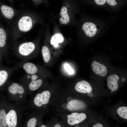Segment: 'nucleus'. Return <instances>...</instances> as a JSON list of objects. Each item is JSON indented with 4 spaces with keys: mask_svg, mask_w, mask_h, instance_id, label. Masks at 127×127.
<instances>
[{
    "mask_svg": "<svg viewBox=\"0 0 127 127\" xmlns=\"http://www.w3.org/2000/svg\"><path fill=\"white\" fill-rule=\"evenodd\" d=\"M61 126L60 125L58 124H56L54 126V127H60Z\"/></svg>",
    "mask_w": 127,
    "mask_h": 127,
    "instance_id": "obj_26",
    "label": "nucleus"
},
{
    "mask_svg": "<svg viewBox=\"0 0 127 127\" xmlns=\"http://www.w3.org/2000/svg\"><path fill=\"white\" fill-rule=\"evenodd\" d=\"M64 40V38L62 34L60 33H56L52 37L50 43L55 47L57 48L58 47L59 44L63 43Z\"/></svg>",
    "mask_w": 127,
    "mask_h": 127,
    "instance_id": "obj_17",
    "label": "nucleus"
},
{
    "mask_svg": "<svg viewBox=\"0 0 127 127\" xmlns=\"http://www.w3.org/2000/svg\"><path fill=\"white\" fill-rule=\"evenodd\" d=\"M20 11L0 1V15L9 24L18 15Z\"/></svg>",
    "mask_w": 127,
    "mask_h": 127,
    "instance_id": "obj_7",
    "label": "nucleus"
},
{
    "mask_svg": "<svg viewBox=\"0 0 127 127\" xmlns=\"http://www.w3.org/2000/svg\"><path fill=\"white\" fill-rule=\"evenodd\" d=\"M118 114L121 117L127 119V107L123 106L119 107L117 110Z\"/></svg>",
    "mask_w": 127,
    "mask_h": 127,
    "instance_id": "obj_20",
    "label": "nucleus"
},
{
    "mask_svg": "<svg viewBox=\"0 0 127 127\" xmlns=\"http://www.w3.org/2000/svg\"><path fill=\"white\" fill-rule=\"evenodd\" d=\"M67 122L71 125L77 124L82 122L87 118L86 115L83 113H79L77 112L72 113L67 116Z\"/></svg>",
    "mask_w": 127,
    "mask_h": 127,
    "instance_id": "obj_10",
    "label": "nucleus"
},
{
    "mask_svg": "<svg viewBox=\"0 0 127 127\" xmlns=\"http://www.w3.org/2000/svg\"><path fill=\"white\" fill-rule=\"evenodd\" d=\"M50 96V93L48 91H44L38 93L28 102L27 107H32L35 106L37 107H41L48 103Z\"/></svg>",
    "mask_w": 127,
    "mask_h": 127,
    "instance_id": "obj_6",
    "label": "nucleus"
},
{
    "mask_svg": "<svg viewBox=\"0 0 127 127\" xmlns=\"http://www.w3.org/2000/svg\"><path fill=\"white\" fill-rule=\"evenodd\" d=\"M119 77L117 75H112L110 76L107 80V85L108 88L113 91L117 90L118 87V82Z\"/></svg>",
    "mask_w": 127,
    "mask_h": 127,
    "instance_id": "obj_15",
    "label": "nucleus"
},
{
    "mask_svg": "<svg viewBox=\"0 0 127 127\" xmlns=\"http://www.w3.org/2000/svg\"><path fill=\"white\" fill-rule=\"evenodd\" d=\"M8 1L11 3H13L14 2V0H7Z\"/></svg>",
    "mask_w": 127,
    "mask_h": 127,
    "instance_id": "obj_28",
    "label": "nucleus"
},
{
    "mask_svg": "<svg viewBox=\"0 0 127 127\" xmlns=\"http://www.w3.org/2000/svg\"><path fill=\"white\" fill-rule=\"evenodd\" d=\"M115 0L116 1V2H117V0Z\"/></svg>",
    "mask_w": 127,
    "mask_h": 127,
    "instance_id": "obj_31",
    "label": "nucleus"
},
{
    "mask_svg": "<svg viewBox=\"0 0 127 127\" xmlns=\"http://www.w3.org/2000/svg\"><path fill=\"white\" fill-rule=\"evenodd\" d=\"M18 68L16 66L9 67L0 65V92L5 89L10 78Z\"/></svg>",
    "mask_w": 127,
    "mask_h": 127,
    "instance_id": "obj_8",
    "label": "nucleus"
},
{
    "mask_svg": "<svg viewBox=\"0 0 127 127\" xmlns=\"http://www.w3.org/2000/svg\"><path fill=\"white\" fill-rule=\"evenodd\" d=\"M125 80V78H123L122 79V81H124Z\"/></svg>",
    "mask_w": 127,
    "mask_h": 127,
    "instance_id": "obj_30",
    "label": "nucleus"
},
{
    "mask_svg": "<svg viewBox=\"0 0 127 127\" xmlns=\"http://www.w3.org/2000/svg\"><path fill=\"white\" fill-rule=\"evenodd\" d=\"M82 28L86 35L88 37H93L96 34L97 29L95 25L92 23L87 22L83 24Z\"/></svg>",
    "mask_w": 127,
    "mask_h": 127,
    "instance_id": "obj_13",
    "label": "nucleus"
},
{
    "mask_svg": "<svg viewBox=\"0 0 127 127\" xmlns=\"http://www.w3.org/2000/svg\"><path fill=\"white\" fill-rule=\"evenodd\" d=\"M75 89L77 92L83 93H90L92 90V87L88 82L84 80L78 82L75 86Z\"/></svg>",
    "mask_w": 127,
    "mask_h": 127,
    "instance_id": "obj_11",
    "label": "nucleus"
},
{
    "mask_svg": "<svg viewBox=\"0 0 127 127\" xmlns=\"http://www.w3.org/2000/svg\"><path fill=\"white\" fill-rule=\"evenodd\" d=\"M64 67L69 74L71 75L74 74V72L73 69L68 64L65 63L64 64Z\"/></svg>",
    "mask_w": 127,
    "mask_h": 127,
    "instance_id": "obj_21",
    "label": "nucleus"
},
{
    "mask_svg": "<svg viewBox=\"0 0 127 127\" xmlns=\"http://www.w3.org/2000/svg\"><path fill=\"white\" fill-rule=\"evenodd\" d=\"M40 127H46V126L44 125L43 124L41 125L40 126Z\"/></svg>",
    "mask_w": 127,
    "mask_h": 127,
    "instance_id": "obj_29",
    "label": "nucleus"
},
{
    "mask_svg": "<svg viewBox=\"0 0 127 127\" xmlns=\"http://www.w3.org/2000/svg\"><path fill=\"white\" fill-rule=\"evenodd\" d=\"M111 92H113V91H112V90H111Z\"/></svg>",
    "mask_w": 127,
    "mask_h": 127,
    "instance_id": "obj_32",
    "label": "nucleus"
},
{
    "mask_svg": "<svg viewBox=\"0 0 127 127\" xmlns=\"http://www.w3.org/2000/svg\"><path fill=\"white\" fill-rule=\"evenodd\" d=\"M12 49L15 55L22 62L28 61L36 49L33 41L14 42Z\"/></svg>",
    "mask_w": 127,
    "mask_h": 127,
    "instance_id": "obj_3",
    "label": "nucleus"
},
{
    "mask_svg": "<svg viewBox=\"0 0 127 127\" xmlns=\"http://www.w3.org/2000/svg\"><path fill=\"white\" fill-rule=\"evenodd\" d=\"M33 3L36 5L41 3L44 0H32Z\"/></svg>",
    "mask_w": 127,
    "mask_h": 127,
    "instance_id": "obj_24",
    "label": "nucleus"
},
{
    "mask_svg": "<svg viewBox=\"0 0 127 127\" xmlns=\"http://www.w3.org/2000/svg\"><path fill=\"white\" fill-rule=\"evenodd\" d=\"M90 1L91 0H89ZM93 1L96 4L99 5H102L106 3V0H93Z\"/></svg>",
    "mask_w": 127,
    "mask_h": 127,
    "instance_id": "obj_22",
    "label": "nucleus"
},
{
    "mask_svg": "<svg viewBox=\"0 0 127 127\" xmlns=\"http://www.w3.org/2000/svg\"><path fill=\"white\" fill-rule=\"evenodd\" d=\"M37 120L35 117L29 115L26 119L23 126L25 127H35L37 124Z\"/></svg>",
    "mask_w": 127,
    "mask_h": 127,
    "instance_id": "obj_18",
    "label": "nucleus"
},
{
    "mask_svg": "<svg viewBox=\"0 0 127 127\" xmlns=\"http://www.w3.org/2000/svg\"><path fill=\"white\" fill-rule=\"evenodd\" d=\"M5 89L6 90L9 100L27 105L28 102L26 97L28 94L26 88L23 83L20 82L9 81Z\"/></svg>",
    "mask_w": 127,
    "mask_h": 127,
    "instance_id": "obj_2",
    "label": "nucleus"
},
{
    "mask_svg": "<svg viewBox=\"0 0 127 127\" xmlns=\"http://www.w3.org/2000/svg\"><path fill=\"white\" fill-rule=\"evenodd\" d=\"M2 56L0 52V64L1 61V59H2Z\"/></svg>",
    "mask_w": 127,
    "mask_h": 127,
    "instance_id": "obj_27",
    "label": "nucleus"
},
{
    "mask_svg": "<svg viewBox=\"0 0 127 127\" xmlns=\"http://www.w3.org/2000/svg\"><path fill=\"white\" fill-rule=\"evenodd\" d=\"M9 37V30L4 27L0 18V52L5 59L8 56Z\"/></svg>",
    "mask_w": 127,
    "mask_h": 127,
    "instance_id": "obj_5",
    "label": "nucleus"
},
{
    "mask_svg": "<svg viewBox=\"0 0 127 127\" xmlns=\"http://www.w3.org/2000/svg\"><path fill=\"white\" fill-rule=\"evenodd\" d=\"M85 107L84 103L82 101L77 99H74L69 102L67 107L70 111L80 110L84 108Z\"/></svg>",
    "mask_w": 127,
    "mask_h": 127,
    "instance_id": "obj_14",
    "label": "nucleus"
},
{
    "mask_svg": "<svg viewBox=\"0 0 127 127\" xmlns=\"http://www.w3.org/2000/svg\"><path fill=\"white\" fill-rule=\"evenodd\" d=\"M9 102L8 98L5 96L0 97V127H6V113Z\"/></svg>",
    "mask_w": 127,
    "mask_h": 127,
    "instance_id": "obj_9",
    "label": "nucleus"
},
{
    "mask_svg": "<svg viewBox=\"0 0 127 127\" xmlns=\"http://www.w3.org/2000/svg\"><path fill=\"white\" fill-rule=\"evenodd\" d=\"M106 3L111 6H115L117 4V2L115 0H106Z\"/></svg>",
    "mask_w": 127,
    "mask_h": 127,
    "instance_id": "obj_23",
    "label": "nucleus"
},
{
    "mask_svg": "<svg viewBox=\"0 0 127 127\" xmlns=\"http://www.w3.org/2000/svg\"><path fill=\"white\" fill-rule=\"evenodd\" d=\"M91 66L92 70L96 74L102 77L107 75V69L104 65L94 61L92 63Z\"/></svg>",
    "mask_w": 127,
    "mask_h": 127,
    "instance_id": "obj_12",
    "label": "nucleus"
},
{
    "mask_svg": "<svg viewBox=\"0 0 127 127\" xmlns=\"http://www.w3.org/2000/svg\"><path fill=\"white\" fill-rule=\"evenodd\" d=\"M41 53L44 61L46 63L48 62L51 57L50 52L48 48L45 45L43 46L42 49Z\"/></svg>",
    "mask_w": 127,
    "mask_h": 127,
    "instance_id": "obj_19",
    "label": "nucleus"
},
{
    "mask_svg": "<svg viewBox=\"0 0 127 127\" xmlns=\"http://www.w3.org/2000/svg\"><path fill=\"white\" fill-rule=\"evenodd\" d=\"M60 15L61 17L59 21L60 23L63 24H68L70 21V17L68 13L67 9L65 6H63L61 9Z\"/></svg>",
    "mask_w": 127,
    "mask_h": 127,
    "instance_id": "obj_16",
    "label": "nucleus"
},
{
    "mask_svg": "<svg viewBox=\"0 0 127 127\" xmlns=\"http://www.w3.org/2000/svg\"><path fill=\"white\" fill-rule=\"evenodd\" d=\"M36 74L31 75L26 73L20 79V82L25 86L28 94L39 89L42 86L43 81L41 79H38Z\"/></svg>",
    "mask_w": 127,
    "mask_h": 127,
    "instance_id": "obj_4",
    "label": "nucleus"
},
{
    "mask_svg": "<svg viewBox=\"0 0 127 127\" xmlns=\"http://www.w3.org/2000/svg\"><path fill=\"white\" fill-rule=\"evenodd\" d=\"M37 18L32 12L26 11L19 12L9 24V37L14 42L30 31L37 22Z\"/></svg>",
    "mask_w": 127,
    "mask_h": 127,
    "instance_id": "obj_1",
    "label": "nucleus"
},
{
    "mask_svg": "<svg viewBox=\"0 0 127 127\" xmlns=\"http://www.w3.org/2000/svg\"><path fill=\"white\" fill-rule=\"evenodd\" d=\"M93 127H103L102 125L100 123H98L92 126Z\"/></svg>",
    "mask_w": 127,
    "mask_h": 127,
    "instance_id": "obj_25",
    "label": "nucleus"
}]
</instances>
